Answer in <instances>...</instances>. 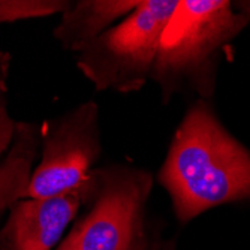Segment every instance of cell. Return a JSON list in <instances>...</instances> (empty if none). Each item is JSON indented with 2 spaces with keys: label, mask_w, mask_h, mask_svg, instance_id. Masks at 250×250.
Returning a JSON list of instances; mask_svg holds the SVG:
<instances>
[{
  "label": "cell",
  "mask_w": 250,
  "mask_h": 250,
  "mask_svg": "<svg viewBox=\"0 0 250 250\" xmlns=\"http://www.w3.org/2000/svg\"><path fill=\"white\" fill-rule=\"evenodd\" d=\"M177 217L188 222L225 202L250 198V153L206 105L181 122L161 171Z\"/></svg>",
  "instance_id": "6da1fadb"
},
{
  "label": "cell",
  "mask_w": 250,
  "mask_h": 250,
  "mask_svg": "<svg viewBox=\"0 0 250 250\" xmlns=\"http://www.w3.org/2000/svg\"><path fill=\"white\" fill-rule=\"evenodd\" d=\"M17 132V123L8 109V84H0V156L9 150Z\"/></svg>",
  "instance_id": "30bf717a"
},
{
  "label": "cell",
  "mask_w": 250,
  "mask_h": 250,
  "mask_svg": "<svg viewBox=\"0 0 250 250\" xmlns=\"http://www.w3.org/2000/svg\"><path fill=\"white\" fill-rule=\"evenodd\" d=\"M140 2L132 0H81L71 3L56 27V38L63 48L81 53L117 20L129 15Z\"/></svg>",
  "instance_id": "52a82bcc"
},
{
  "label": "cell",
  "mask_w": 250,
  "mask_h": 250,
  "mask_svg": "<svg viewBox=\"0 0 250 250\" xmlns=\"http://www.w3.org/2000/svg\"><path fill=\"white\" fill-rule=\"evenodd\" d=\"M71 2L60 0H0V22L42 18L64 12Z\"/></svg>",
  "instance_id": "9c48e42d"
},
{
  "label": "cell",
  "mask_w": 250,
  "mask_h": 250,
  "mask_svg": "<svg viewBox=\"0 0 250 250\" xmlns=\"http://www.w3.org/2000/svg\"><path fill=\"white\" fill-rule=\"evenodd\" d=\"M148 181L125 177L112 181L88 216L72 231L80 250H133L136 222Z\"/></svg>",
  "instance_id": "5b68a950"
},
{
  "label": "cell",
  "mask_w": 250,
  "mask_h": 250,
  "mask_svg": "<svg viewBox=\"0 0 250 250\" xmlns=\"http://www.w3.org/2000/svg\"><path fill=\"white\" fill-rule=\"evenodd\" d=\"M9 63L11 57L6 51L0 50V84L8 83V75H9Z\"/></svg>",
  "instance_id": "8fae6325"
},
{
  "label": "cell",
  "mask_w": 250,
  "mask_h": 250,
  "mask_svg": "<svg viewBox=\"0 0 250 250\" xmlns=\"http://www.w3.org/2000/svg\"><path fill=\"white\" fill-rule=\"evenodd\" d=\"M177 5V0L140 2L117 26L80 53V71L99 92L138 90L153 74L159 42Z\"/></svg>",
  "instance_id": "7a4b0ae2"
},
{
  "label": "cell",
  "mask_w": 250,
  "mask_h": 250,
  "mask_svg": "<svg viewBox=\"0 0 250 250\" xmlns=\"http://www.w3.org/2000/svg\"><path fill=\"white\" fill-rule=\"evenodd\" d=\"M249 21L225 0H183L159 42L153 77L167 83L169 78L190 74L206 63L222 45L234 38Z\"/></svg>",
  "instance_id": "3957f363"
},
{
  "label": "cell",
  "mask_w": 250,
  "mask_h": 250,
  "mask_svg": "<svg viewBox=\"0 0 250 250\" xmlns=\"http://www.w3.org/2000/svg\"><path fill=\"white\" fill-rule=\"evenodd\" d=\"M96 185L98 181L90 177L69 193L15 202L0 232V250H51Z\"/></svg>",
  "instance_id": "8992f818"
},
{
  "label": "cell",
  "mask_w": 250,
  "mask_h": 250,
  "mask_svg": "<svg viewBox=\"0 0 250 250\" xmlns=\"http://www.w3.org/2000/svg\"><path fill=\"white\" fill-rule=\"evenodd\" d=\"M42 157L33 169L26 198L69 193L92 177L90 167L99 153L98 106L87 104L59 122L45 123Z\"/></svg>",
  "instance_id": "277c9868"
},
{
  "label": "cell",
  "mask_w": 250,
  "mask_h": 250,
  "mask_svg": "<svg viewBox=\"0 0 250 250\" xmlns=\"http://www.w3.org/2000/svg\"><path fill=\"white\" fill-rule=\"evenodd\" d=\"M38 147V130L32 125L18 123L14 141L0 161V214L26 198Z\"/></svg>",
  "instance_id": "ba28073f"
},
{
  "label": "cell",
  "mask_w": 250,
  "mask_h": 250,
  "mask_svg": "<svg viewBox=\"0 0 250 250\" xmlns=\"http://www.w3.org/2000/svg\"><path fill=\"white\" fill-rule=\"evenodd\" d=\"M56 250H80L78 246H77V240H75L74 234L71 232L69 235H67Z\"/></svg>",
  "instance_id": "7c38bea8"
}]
</instances>
